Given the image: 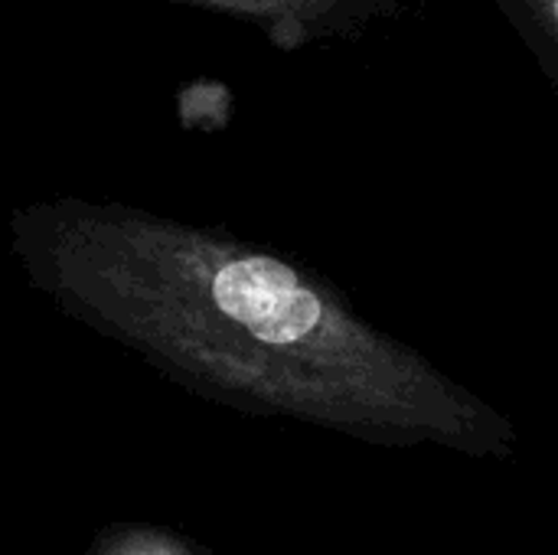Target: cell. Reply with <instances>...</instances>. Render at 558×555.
<instances>
[{
    "label": "cell",
    "instance_id": "cell-1",
    "mask_svg": "<svg viewBox=\"0 0 558 555\" xmlns=\"http://www.w3.org/2000/svg\"><path fill=\"white\" fill-rule=\"evenodd\" d=\"M213 10L255 26L275 49L298 52L307 46L356 39L369 29L422 13L425 0H170Z\"/></svg>",
    "mask_w": 558,
    "mask_h": 555
},
{
    "label": "cell",
    "instance_id": "cell-2",
    "mask_svg": "<svg viewBox=\"0 0 558 555\" xmlns=\"http://www.w3.org/2000/svg\"><path fill=\"white\" fill-rule=\"evenodd\" d=\"M219 311L265 343H294L320 324V301L275 258H239L213 278Z\"/></svg>",
    "mask_w": 558,
    "mask_h": 555
},
{
    "label": "cell",
    "instance_id": "cell-3",
    "mask_svg": "<svg viewBox=\"0 0 558 555\" xmlns=\"http://www.w3.org/2000/svg\"><path fill=\"white\" fill-rule=\"evenodd\" d=\"M523 46L558 85V0H494Z\"/></svg>",
    "mask_w": 558,
    "mask_h": 555
}]
</instances>
